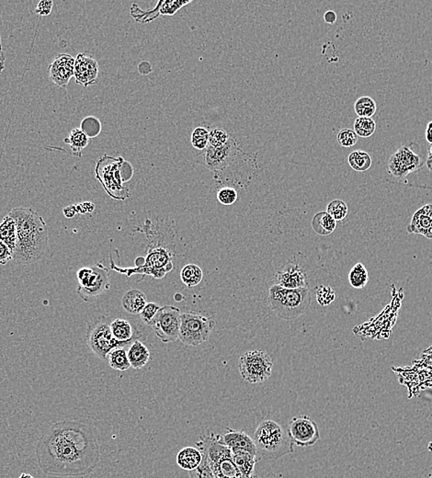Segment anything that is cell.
Here are the masks:
<instances>
[{
    "label": "cell",
    "instance_id": "cell-22",
    "mask_svg": "<svg viewBox=\"0 0 432 478\" xmlns=\"http://www.w3.org/2000/svg\"><path fill=\"white\" fill-rule=\"evenodd\" d=\"M204 456L198 448L185 447L179 451L177 456V463L179 468L188 472L193 471L198 468L202 463Z\"/></svg>",
    "mask_w": 432,
    "mask_h": 478
},
{
    "label": "cell",
    "instance_id": "cell-5",
    "mask_svg": "<svg viewBox=\"0 0 432 478\" xmlns=\"http://www.w3.org/2000/svg\"><path fill=\"white\" fill-rule=\"evenodd\" d=\"M253 439L259 460L274 461L294 453V443L279 423L264 419L258 425Z\"/></svg>",
    "mask_w": 432,
    "mask_h": 478
},
{
    "label": "cell",
    "instance_id": "cell-46",
    "mask_svg": "<svg viewBox=\"0 0 432 478\" xmlns=\"http://www.w3.org/2000/svg\"><path fill=\"white\" fill-rule=\"evenodd\" d=\"M138 71L139 73L144 75V76H147V75H149L152 72V66H151L150 64L147 62V61H143V62L139 64Z\"/></svg>",
    "mask_w": 432,
    "mask_h": 478
},
{
    "label": "cell",
    "instance_id": "cell-43",
    "mask_svg": "<svg viewBox=\"0 0 432 478\" xmlns=\"http://www.w3.org/2000/svg\"><path fill=\"white\" fill-rule=\"evenodd\" d=\"M317 299L321 306L329 305L335 299L334 292L329 287L322 286L318 290Z\"/></svg>",
    "mask_w": 432,
    "mask_h": 478
},
{
    "label": "cell",
    "instance_id": "cell-1",
    "mask_svg": "<svg viewBox=\"0 0 432 478\" xmlns=\"http://www.w3.org/2000/svg\"><path fill=\"white\" fill-rule=\"evenodd\" d=\"M36 456L43 473L61 477L86 476L100 460L94 431L78 421L52 426L38 442Z\"/></svg>",
    "mask_w": 432,
    "mask_h": 478
},
{
    "label": "cell",
    "instance_id": "cell-3",
    "mask_svg": "<svg viewBox=\"0 0 432 478\" xmlns=\"http://www.w3.org/2000/svg\"><path fill=\"white\" fill-rule=\"evenodd\" d=\"M8 216L17 225L14 262L28 265L42 259L49 242L48 227L43 217L29 207L14 208Z\"/></svg>",
    "mask_w": 432,
    "mask_h": 478
},
{
    "label": "cell",
    "instance_id": "cell-24",
    "mask_svg": "<svg viewBox=\"0 0 432 478\" xmlns=\"http://www.w3.org/2000/svg\"><path fill=\"white\" fill-rule=\"evenodd\" d=\"M233 454L234 463L241 472L243 476L251 478L254 477L255 465L259 459L248 451L243 450H231Z\"/></svg>",
    "mask_w": 432,
    "mask_h": 478
},
{
    "label": "cell",
    "instance_id": "cell-35",
    "mask_svg": "<svg viewBox=\"0 0 432 478\" xmlns=\"http://www.w3.org/2000/svg\"><path fill=\"white\" fill-rule=\"evenodd\" d=\"M193 2L191 0L184 1V0H161L158 1L161 6V16H173L179 10Z\"/></svg>",
    "mask_w": 432,
    "mask_h": 478
},
{
    "label": "cell",
    "instance_id": "cell-2",
    "mask_svg": "<svg viewBox=\"0 0 432 478\" xmlns=\"http://www.w3.org/2000/svg\"><path fill=\"white\" fill-rule=\"evenodd\" d=\"M204 158L214 181L221 187L248 186L259 170L258 153L245 152L232 136L228 144L219 149L208 146Z\"/></svg>",
    "mask_w": 432,
    "mask_h": 478
},
{
    "label": "cell",
    "instance_id": "cell-45",
    "mask_svg": "<svg viewBox=\"0 0 432 478\" xmlns=\"http://www.w3.org/2000/svg\"><path fill=\"white\" fill-rule=\"evenodd\" d=\"M11 260H13V252L0 240V265H6Z\"/></svg>",
    "mask_w": 432,
    "mask_h": 478
},
{
    "label": "cell",
    "instance_id": "cell-16",
    "mask_svg": "<svg viewBox=\"0 0 432 478\" xmlns=\"http://www.w3.org/2000/svg\"><path fill=\"white\" fill-rule=\"evenodd\" d=\"M98 64L96 58L88 52L78 54L75 61L74 77L75 83L89 88L98 81Z\"/></svg>",
    "mask_w": 432,
    "mask_h": 478
},
{
    "label": "cell",
    "instance_id": "cell-40",
    "mask_svg": "<svg viewBox=\"0 0 432 478\" xmlns=\"http://www.w3.org/2000/svg\"><path fill=\"white\" fill-rule=\"evenodd\" d=\"M202 456H204V454H202ZM188 478L216 477L214 476L213 469H211L210 463H208L207 457L204 456V458H202V463H200L198 468L194 469L193 471L188 472Z\"/></svg>",
    "mask_w": 432,
    "mask_h": 478
},
{
    "label": "cell",
    "instance_id": "cell-28",
    "mask_svg": "<svg viewBox=\"0 0 432 478\" xmlns=\"http://www.w3.org/2000/svg\"><path fill=\"white\" fill-rule=\"evenodd\" d=\"M348 162L355 172H364L372 166L373 159L367 152L356 150L350 154Z\"/></svg>",
    "mask_w": 432,
    "mask_h": 478
},
{
    "label": "cell",
    "instance_id": "cell-51",
    "mask_svg": "<svg viewBox=\"0 0 432 478\" xmlns=\"http://www.w3.org/2000/svg\"><path fill=\"white\" fill-rule=\"evenodd\" d=\"M20 478H33V477L31 476V475L29 474H22V476L20 477Z\"/></svg>",
    "mask_w": 432,
    "mask_h": 478
},
{
    "label": "cell",
    "instance_id": "cell-20",
    "mask_svg": "<svg viewBox=\"0 0 432 478\" xmlns=\"http://www.w3.org/2000/svg\"><path fill=\"white\" fill-rule=\"evenodd\" d=\"M408 231L432 239V204L425 205L414 214Z\"/></svg>",
    "mask_w": 432,
    "mask_h": 478
},
{
    "label": "cell",
    "instance_id": "cell-14",
    "mask_svg": "<svg viewBox=\"0 0 432 478\" xmlns=\"http://www.w3.org/2000/svg\"><path fill=\"white\" fill-rule=\"evenodd\" d=\"M422 158L419 154L415 152L412 147L404 146L391 156L387 172L395 178L403 179L422 169Z\"/></svg>",
    "mask_w": 432,
    "mask_h": 478
},
{
    "label": "cell",
    "instance_id": "cell-9",
    "mask_svg": "<svg viewBox=\"0 0 432 478\" xmlns=\"http://www.w3.org/2000/svg\"><path fill=\"white\" fill-rule=\"evenodd\" d=\"M141 264L135 268H118L114 262L111 259L112 269L132 276L133 274L151 275L154 279L161 280L166 276L167 272L173 269L172 253L169 248L164 247H154L150 249L146 257H140Z\"/></svg>",
    "mask_w": 432,
    "mask_h": 478
},
{
    "label": "cell",
    "instance_id": "cell-44",
    "mask_svg": "<svg viewBox=\"0 0 432 478\" xmlns=\"http://www.w3.org/2000/svg\"><path fill=\"white\" fill-rule=\"evenodd\" d=\"M53 1L50 0H43L40 1L36 8V13L40 17L50 15L52 10H53Z\"/></svg>",
    "mask_w": 432,
    "mask_h": 478
},
{
    "label": "cell",
    "instance_id": "cell-37",
    "mask_svg": "<svg viewBox=\"0 0 432 478\" xmlns=\"http://www.w3.org/2000/svg\"><path fill=\"white\" fill-rule=\"evenodd\" d=\"M239 199V193L236 188L230 186H223L217 191V200L220 204L225 207H230Z\"/></svg>",
    "mask_w": 432,
    "mask_h": 478
},
{
    "label": "cell",
    "instance_id": "cell-4",
    "mask_svg": "<svg viewBox=\"0 0 432 478\" xmlns=\"http://www.w3.org/2000/svg\"><path fill=\"white\" fill-rule=\"evenodd\" d=\"M133 165L121 156L104 155L98 159L95 167L96 179L110 197L120 201L130 197L129 189L124 184L133 178Z\"/></svg>",
    "mask_w": 432,
    "mask_h": 478
},
{
    "label": "cell",
    "instance_id": "cell-30",
    "mask_svg": "<svg viewBox=\"0 0 432 478\" xmlns=\"http://www.w3.org/2000/svg\"><path fill=\"white\" fill-rule=\"evenodd\" d=\"M355 111L359 118H372L377 111L375 100L369 96H362L355 101Z\"/></svg>",
    "mask_w": 432,
    "mask_h": 478
},
{
    "label": "cell",
    "instance_id": "cell-13",
    "mask_svg": "<svg viewBox=\"0 0 432 478\" xmlns=\"http://www.w3.org/2000/svg\"><path fill=\"white\" fill-rule=\"evenodd\" d=\"M181 324V312L178 307L166 306L161 307L149 326L164 343L178 340Z\"/></svg>",
    "mask_w": 432,
    "mask_h": 478
},
{
    "label": "cell",
    "instance_id": "cell-21",
    "mask_svg": "<svg viewBox=\"0 0 432 478\" xmlns=\"http://www.w3.org/2000/svg\"><path fill=\"white\" fill-rule=\"evenodd\" d=\"M147 303L146 294L138 289L129 290L121 298V306L131 315H140Z\"/></svg>",
    "mask_w": 432,
    "mask_h": 478
},
{
    "label": "cell",
    "instance_id": "cell-31",
    "mask_svg": "<svg viewBox=\"0 0 432 478\" xmlns=\"http://www.w3.org/2000/svg\"><path fill=\"white\" fill-rule=\"evenodd\" d=\"M108 360L110 366L117 371H126L131 368L128 354L126 349H115L109 353Z\"/></svg>",
    "mask_w": 432,
    "mask_h": 478
},
{
    "label": "cell",
    "instance_id": "cell-11",
    "mask_svg": "<svg viewBox=\"0 0 432 478\" xmlns=\"http://www.w3.org/2000/svg\"><path fill=\"white\" fill-rule=\"evenodd\" d=\"M216 325V321L211 318L195 313H184L181 314L179 340L186 346H199L210 338Z\"/></svg>",
    "mask_w": 432,
    "mask_h": 478
},
{
    "label": "cell",
    "instance_id": "cell-17",
    "mask_svg": "<svg viewBox=\"0 0 432 478\" xmlns=\"http://www.w3.org/2000/svg\"><path fill=\"white\" fill-rule=\"evenodd\" d=\"M75 58L69 54H60L48 68L49 80L59 88L66 89L74 77Z\"/></svg>",
    "mask_w": 432,
    "mask_h": 478
},
{
    "label": "cell",
    "instance_id": "cell-48",
    "mask_svg": "<svg viewBox=\"0 0 432 478\" xmlns=\"http://www.w3.org/2000/svg\"><path fill=\"white\" fill-rule=\"evenodd\" d=\"M5 60H6V57H5L4 52H3L1 36H0V74L2 73L3 70H4Z\"/></svg>",
    "mask_w": 432,
    "mask_h": 478
},
{
    "label": "cell",
    "instance_id": "cell-10",
    "mask_svg": "<svg viewBox=\"0 0 432 478\" xmlns=\"http://www.w3.org/2000/svg\"><path fill=\"white\" fill-rule=\"evenodd\" d=\"M77 294L87 303H94L103 292L111 287L110 271L101 263L91 267H84L77 271Z\"/></svg>",
    "mask_w": 432,
    "mask_h": 478
},
{
    "label": "cell",
    "instance_id": "cell-6",
    "mask_svg": "<svg viewBox=\"0 0 432 478\" xmlns=\"http://www.w3.org/2000/svg\"><path fill=\"white\" fill-rule=\"evenodd\" d=\"M310 303L308 288L287 289L277 285L269 287V306L281 320H297L307 311Z\"/></svg>",
    "mask_w": 432,
    "mask_h": 478
},
{
    "label": "cell",
    "instance_id": "cell-18",
    "mask_svg": "<svg viewBox=\"0 0 432 478\" xmlns=\"http://www.w3.org/2000/svg\"><path fill=\"white\" fill-rule=\"evenodd\" d=\"M275 285L287 289L307 288L306 272L297 263L289 262L275 275Z\"/></svg>",
    "mask_w": 432,
    "mask_h": 478
},
{
    "label": "cell",
    "instance_id": "cell-33",
    "mask_svg": "<svg viewBox=\"0 0 432 478\" xmlns=\"http://www.w3.org/2000/svg\"><path fill=\"white\" fill-rule=\"evenodd\" d=\"M376 130L375 121L373 118H359L355 121V132L362 138H368L375 134Z\"/></svg>",
    "mask_w": 432,
    "mask_h": 478
},
{
    "label": "cell",
    "instance_id": "cell-25",
    "mask_svg": "<svg viewBox=\"0 0 432 478\" xmlns=\"http://www.w3.org/2000/svg\"><path fill=\"white\" fill-rule=\"evenodd\" d=\"M0 240L4 242L10 251L14 252L16 247L17 225L13 217L5 216L0 223Z\"/></svg>",
    "mask_w": 432,
    "mask_h": 478
},
{
    "label": "cell",
    "instance_id": "cell-23",
    "mask_svg": "<svg viewBox=\"0 0 432 478\" xmlns=\"http://www.w3.org/2000/svg\"><path fill=\"white\" fill-rule=\"evenodd\" d=\"M127 354L133 369H142L146 366L150 359L149 348L139 340L133 341L129 347Z\"/></svg>",
    "mask_w": 432,
    "mask_h": 478
},
{
    "label": "cell",
    "instance_id": "cell-49",
    "mask_svg": "<svg viewBox=\"0 0 432 478\" xmlns=\"http://www.w3.org/2000/svg\"><path fill=\"white\" fill-rule=\"evenodd\" d=\"M425 137L428 143L432 146V121L428 124L427 128H426Z\"/></svg>",
    "mask_w": 432,
    "mask_h": 478
},
{
    "label": "cell",
    "instance_id": "cell-50",
    "mask_svg": "<svg viewBox=\"0 0 432 478\" xmlns=\"http://www.w3.org/2000/svg\"><path fill=\"white\" fill-rule=\"evenodd\" d=\"M427 166L429 167V170H430L431 172H432V146H431L430 149H429Z\"/></svg>",
    "mask_w": 432,
    "mask_h": 478
},
{
    "label": "cell",
    "instance_id": "cell-8",
    "mask_svg": "<svg viewBox=\"0 0 432 478\" xmlns=\"http://www.w3.org/2000/svg\"><path fill=\"white\" fill-rule=\"evenodd\" d=\"M112 318L98 317L88 324L86 341L89 349L100 360L106 361L109 353L115 349H126L132 343H121L113 337Z\"/></svg>",
    "mask_w": 432,
    "mask_h": 478
},
{
    "label": "cell",
    "instance_id": "cell-7",
    "mask_svg": "<svg viewBox=\"0 0 432 478\" xmlns=\"http://www.w3.org/2000/svg\"><path fill=\"white\" fill-rule=\"evenodd\" d=\"M197 448L210 463L216 478H248L243 476L234 462L230 448L225 446L220 439V434L211 433L201 436L196 442ZM251 478H259L257 476Z\"/></svg>",
    "mask_w": 432,
    "mask_h": 478
},
{
    "label": "cell",
    "instance_id": "cell-26",
    "mask_svg": "<svg viewBox=\"0 0 432 478\" xmlns=\"http://www.w3.org/2000/svg\"><path fill=\"white\" fill-rule=\"evenodd\" d=\"M64 141L69 144L72 154L80 158L83 150L91 143V138H89L80 128H74L69 133L68 137L65 138Z\"/></svg>",
    "mask_w": 432,
    "mask_h": 478
},
{
    "label": "cell",
    "instance_id": "cell-42",
    "mask_svg": "<svg viewBox=\"0 0 432 478\" xmlns=\"http://www.w3.org/2000/svg\"><path fill=\"white\" fill-rule=\"evenodd\" d=\"M161 308V307L159 306L158 304L153 302L147 303L140 314L142 321H143L144 324H147V325H149L151 321L155 318L156 313H158Z\"/></svg>",
    "mask_w": 432,
    "mask_h": 478
},
{
    "label": "cell",
    "instance_id": "cell-12",
    "mask_svg": "<svg viewBox=\"0 0 432 478\" xmlns=\"http://www.w3.org/2000/svg\"><path fill=\"white\" fill-rule=\"evenodd\" d=\"M271 356L263 350H251L245 352L239 359V371L243 380L249 384H262L271 376Z\"/></svg>",
    "mask_w": 432,
    "mask_h": 478
},
{
    "label": "cell",
    "instance_id": "cell-47",
    "mask_svg": "<svg viewBox=\"0 0 432 478\" xmlns=\"http://www.w3.org/2000/svg\"><path fill=\"white\" fill-rule=\"evenodd\" d=\"M325 22L329 23V24H333L337 20V14L334 11L329 10L325 13L324 15Z\"/></svg>",
    "mask_w": 432,
    "mask_h": 478
},
{
    "label": "cell",
    "instance_id": "cell-34",
    "mask_svg": "<svg viewBox=\"0 0 432 478\" xmlns=\"http://www.w3.org/2000/svg\"><path fill=\"white\" fill-rule=\"evenodd\" d=\"M80 129L88 136L89 138H95L100 135L103 126L100 121L94 116H88L84 118L80 124Z\"/></svg>",
    "mask_w": 432,
    "mask_h": 478
},
{
    "label": "cell",
    "instance_id": "cell-38",
    "mask_svg": "<svg viewBox=\"0 0 432 478\" xmlns=\"http://www.w3.org/2000/svg\"><path fill=\"white\" fill-rule=\"evenodd\" d=\"M231 135L222 128H214L209 132V146L219 149L228 144Z\"/></svg>",
    "mask_w": 432,
    "mask_h": 478
},
{
    "label": "cell",
    "instance_id": "cell-41",
    "mask_svg": "<svg viewBox=\"0 0 432 478\" xmlns=\"http://www.w3.org/2000/svg\"><path fill=\"white\" fill-rule=\"evenodd\" d=\"M337 140L339 146L342 147H352L357 144L358 135H356L355 130L345 128L338 132Z\"/></svg>",
    "mask_w": 432,
    "mask_h": 478
},
{
    "label": "cell",
    "instance_id": "cell-27",
    "mask_svg": "<svg viewBox=\"0 0 432 478\" xmlns=\"http://www.w3.org/2000/svg\"><path fill=\"white\" fill-rule=\"evenodd\" d=\"M313 230L320 236H329L336 228V221L327 211L315 214L312 221Z\"/></svg>",
    "mask_w": 432,
    "mask_h": 478
},
{
    "label": "cell",
    "instance_id": "cell-39",
    "mask_svg": "<svg viewBox=\"0 0 432 478\" xmlns=\"http://www.w3.org/2000/svg\"><path fill=\"white\" fill-rule=\"evenodd\" d=\"M327 213L332 217L333 219L337 221H342L347 216L348 207L341 200H335L332 201L327 207Z\"/></svg>",
    "mask_w": 432,
    "mask_h": 478
},
{
    "label": "cell",
    "instance_id": "cell-32",
    "mask_svg": "<svg viewBox=\"0 0 432 478\" xmlns=\"http://www.w3.org/2000/svg\"><path fill=\"white\" fill-rule=\"evenodd\" d=\"M349 280L350 285L355 287V288H362V287L367 285L368 280H369L367 269L364 268L362 263H358L350 271Z\"/></svg>",
    "mask_w": 432,
    "mask_h": 478
},
{
    "label": "cell",
    "instance_id": "cell-29",
    "mask_svg": "<svg viewBox=\"0 0 432 478\" xmlns=\"http://www.w3.org/2000/svg\"><path fill=\"white\" fill-rule=\"evenodd\" d=\"M202 277H204V274L198 265L188 264L181 271L182 283L188 288H193V287L200 285L202 283Z\"/></svg>",
    "mask_w": 432,
    "mask_h": 478
},
{
    "label": "cell",
    "instance_id": "cell-15",
    "mask_svg": "<svg viewBox=\"0 0 432 478\" xmlns=\"http://www.w3.org/2000/svg\"><path fill=\"white\" fill-rule=\"evenodd\" d=\"M287 431L292 443L301 448L311 447L320 440V428L308 416L292 418Z\"/></svg>",
    "mask_w": 432,
    "mask_h": 478
},
{
    "label": "cell",
    "instance_id": "cell-19",
    "mask_svg": "<svg viewBox=\"0 0 432 478\" xmlns=\"http://www.w3.org/2000/svg\"><path fill=\"white\" fill-rule=\"evenodd\" d=\"M220 439L231 450H243L257 456V449L253 439L244 431L228 428L225 433L220 434Z\"/></svg>",
    "mask_w": 432,
    "mask_h": 478
},
{
    "label": "cell",
    "instance_id": "cell-36",
    "mask_svg": "<svg viewBox=\"0 0 432 478\" xmlns=\"http://www.w3.org/2000/svg\"><path fill=\"white\" fill-rule=\"evenodd\" d=\"M209 130L205 127L199 126L194 129L191 134V144L194 149L205 150L209 146Z\"/></svg>",
    "mask_w": 432,
    "mask_h": 478
}]
</instances>
